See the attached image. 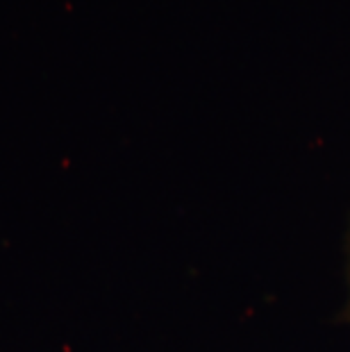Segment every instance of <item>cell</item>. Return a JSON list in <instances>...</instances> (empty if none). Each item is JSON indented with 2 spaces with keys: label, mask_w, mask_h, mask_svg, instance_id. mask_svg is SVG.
<instances>
[{
  "label": "cell",
  "mask_w": 350,
  "mask_h": 352,
  "mask_svg": "<svg viewBox=\"0 0 350 352\" xmlns=\"http://www.w3.org/2000/svg\"><path fill=\"white\" fill-rule=\"evenodd\" d=\"M346 318L350 323V241H348V307H346Z\"/></svg>",
  "instance_id": "cell-1"
}]
</instances>
